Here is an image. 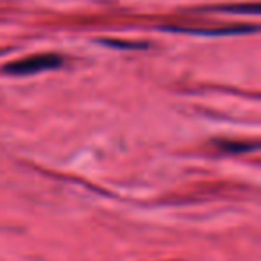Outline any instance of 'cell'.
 <instances>
[{"instance_id":"1","label":"cell","mask_w":261,"mask_h":261,"mask_svg":"<svg viewBox=\"0 0 261 261\" xmlns=\"http://www.w3.org/2000/svg\"><path fill=\"white\" fill-rule=\"evenodd\" d=\"M63 65V59L58 54H36L29 58L11 61L4 66V72L13 75H31V73H40L45 70H54Z\"/></svg>"},{"instance_id":"3","label":"cell","mask_w":261,"mask_h":261,"mask_svg":"<svg viewBox=\"0 0 261 261\" xmlns=\"http://www.w3.org/2000/svg\"><path fill=\"white\" fill-rule=\"evenodd\" d=\"M222 150L225 152H247V150H252L256 145H249V143H236V142H220L217 143Z\"/></svg>"},{"instance_id":"2","label":"cell","mask_w":261,"mask_h":261,"mask_svg":"<svg viewBox=\"0 0 261 261\" xmlns=\"http://www.w3.org/2000/svg\"><path fill=\"white\" fill-rule=\"evenodd\" d=\"M206 11H217V13H232V15H256L259 11L257 4H240V6H213L206 8Z\"/></svg>"}]
</instances>
